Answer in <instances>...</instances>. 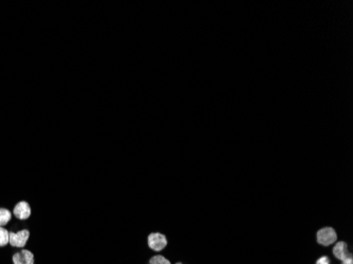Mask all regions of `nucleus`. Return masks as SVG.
I'll use <instances>...</instances> for the list:
<instances>
[{
  "label": "nucleus",
  "instance_id": "obj_1",
  "mask_svg": "<svg viewBox=\"0 0 353 264\" xmlns=\"http://www.w3.org/2000/svg\"><path fill=\"white\" fill-rule=\"evenodd\" d=\"M30 230L27 228L17 231H10L9 244L15 248H25L30 239Z\"/></svg>",
  "mask_w": 353,
  "mask_h": 264
},
{
  "label": "nucleus",
  "instance_id": "obj_2",
  "mask_svg": "<svg viewBox=\"0 0 353 264\" xmlns=\"http://www.w3.org/2000/svg\"><path fill=\"white\" fill-rule=\"evenodd\" d=\"M147 244L152 250L161 251L167 246L168 241L166 236L161 232H152L147 238Z\"/></svg>",
  "mask_w": 353,
  "mask_h": 264
},
{
  "label": "nucleus",
  "instance_id": "obj_3",
  "mask_svg": "<svg viewBox=\"0 0 353 264\" xmlns=\"http://www.w3.org/2000/svg\"><path fill=\"white\" fill-rule=\"evenodd\" d=\"M317 242L323 246H329L337 241V234L332 227H324L317 231Z\"/></svg>",
  "mask_w": 353,
  "mask_h": 264
},
{
  "label": "nucleus",
  "instance_id": "obj_4",
  "mask_svg": "<svg viewBox=\"0 0 353 264\" xmlns=\"http://www.w3.org/2000/svg\"><path fill=\"white\" fill-rule=\"evenodd\" d=\"M13 216L20 221L28 220L32 215V208L31 205L27 202V201H20L15 206L12 211Z\"/></svg>",
  "mask_w": 353,
  "mask_h": 264
},
{
  "label": "nucleus",
  "instance_id": "obj_5",
  "mask_svg": "<svg viewBox=\"0 0 353 264\" xmlns=\"http://www.w3.org/2000/svg\"><path fill=\"white\" fill-rule=\"evenodd\" d=\"M13 264H35L34 253L27 248H21L12 257Z\"/></svg>",
  "mask_w": 353,
  "mask_h": 264
},
{
  "label": "nucleus",
  "instance_id": "obj_6",
  "mask_svg": "<svg viewBox=\"0 0 353 264\" xmlns=\"http://www.w3.org/2000/svg\"><path fill=\"white\" fill-rule=\"evenodd\" d=\"M333 255L336 259L340 261H345L347 259L353 258L352 253L348 250L347 243L344 241H339L336 243L335 246L333 247Z\"/></svg>",
  "mask_w": 353,
  "mask_h": 264
},
{
  "label": "nucleus",
  "instance_id": "obj_7",
  "mask_svg": "<svg viewBox=\"0 0 353 264\" xmlns=\"http://www.w3.org/2000/svg\"><path fill=\"white\" fill-rule=\"evenodd\" d=\"M12 211L6 207H0V226L8 225L12 220Z\"/></svg>",
  "mask_w": 353,
  "mask_h": 264
},
{
  "label": "nucleus",
  "instance_id": "obj_8",
  "mask_svg": "<svg viewBox=\"0 0 353 264\" xmlns=\"http://www.w3.org/2000/svg\"><path fill=\"white\" fill-rule=\"evenodd\" d=\"M10 238V230H8L5 226H0V247H5L9 244Z\"/></svg>",
  "mask_w": 353,
  "mask_h": 264
},
{
  "label": "nucleus",
  "instance_id": "obj_9",
  "mask_svg": "<svg viewBox=\"0 0 353 264\" xmlns=\"http://www.w3.org/2000/svg\"><path fill=\"white\" fill-rule=\"evenodd\" d=\"M149 264H172L168 259L162 255H156L149 260Z\"/></svg>",
  "mask_w": 353,
  "mask_h": 264
},
{
  "label": "nucleus",
  "instance_id": "obj_10",
  "mask_svg": "<svg viewBox=\"0 0 353 264\" xmlns=\"http://www.w3.org/2000/svg\"><path fill=\"white\" fill-rule=\"evenodd\" d=\"M316 264H330V259L327 256H323L316 261Z\"/></svg>",
  "mask_w": 353,
  "mask_h": 264
},
{
  "label": "nucleus",
  "instance_id": "obj_11",
  "mask_svg": "<svg viewBox=\"0 0 353 264\" xmlns=\"http://www.w3.org/2000/svg\"><path fill=\"white\" fill-rule=\"evenodd\" d=\"M341 264H353V258L347 259L345 261H341Z\"/></svg>",
  "mask_w": 353,
  "mask_h": 264
},
{
  "label": "nucleus",
  "instance_id": "obj_12",
  "mask_svg": "<svg viewBox=\"0 0 353 264\" xmlns=\"http://www.w3.org/2000/svg\"><path fill=\"white\" fill-rule=\"evenodd\" d=\"M176 264H182V263H181V262H177Z\"/></svg>",
  "mask_w": 353,
  "mask_h": 264
}]
</instances>
